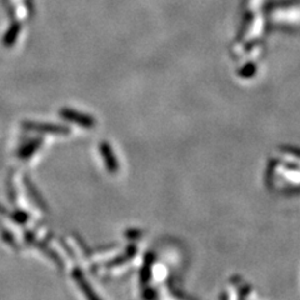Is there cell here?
<instances>
[{
    "mask_svg": "<svg viewBox=\"0 0 300 300\" xmlns=\"http://www.w3.org/2000/svg\"><path fill=\"white\" fill-rule=\"evenodd\" d=\"M23 127L27 130L44 134H69L70 130L68 127L56 124H45V123H33V121H24Z\"/></svg>",
    "mask_w": 300,
    "mask_h": 300,
    "instance_id": "6da1fadb",
    "label": "cell"
},
{
    "mask_svg": "<svg viewBox=\"0 0 300 300\" xmlns=\"http://www.w3.org/2000/svg\"><path fill=\"white\" fill-rule=\"evenodd\" d=\"M60 115L63 116L65 120H69L72 123L80 125L84 128H93L95 125V120L91 116L86 115V114L78 113V111L73 110V109H61Z\"/></svg>",
    "mask_w": 300,
    "mask_h": 300,
    "instance_id": "7a4b0ae2",
    "label": "cell"
},
{
    "mask_svg": "<svg viewBox=\"0 0 300 300\" xmlns=\"http://www.w3.org/2000/svg\"><path fill=\"white\" fill-rule=\"evenodd\" d=\"M100 153H102L103 158H104V162H105V165H107L108 171H109V173H116L119 166L111 146L108 143H102V145H100Z\"/></svg>",
    "mask_w": 300,
    "mask_h": 300,
    "instance_id": "3957f363",
    "label": "cell"
},
{
    "mask_svg": "<svg viewBox=\"0 0 300 300\" xmlns=\"http://www.w3.org/2000/svg\"><path fill=\"white\" fill-rule=\"evenodd\" d=\"M40 145H42V139H34V140L29 141L27 145H24L20 149L19 157L22 159H28V158H30L36 152V149Z\"/></svg>",
    "mask_w": 300,
    "mask_h": 300,
    "instance_id": "277c9868",
    "label": "cell"
},
{
    "mask_svg": "<svg viewBox=\"0 0 300 300\" xmlns=\"http://www.w3.org/2000/svg\"><path fill=\"white\" fill-rule=\"evenodd\" d=\"M73 275H74V279L75 280L78 281V284H79L80 286H82V289H83V292L85 293L88 297H91V298H97V295H94L93 293H91V288H89L88 284L85 283V279H84L83 274L79 272L78 269H75V272L73 273Z\"/></svg>",
    "mask_w": 300,
    "mask_h": 300,
    "instance_id": "5b68a950",
    "label": "cell"
},
{
    "mask_svg": "<svg viewBox=\"0 0 300 300\" xmlns=\"http://www.w3.org/2000/svg\"><path fill=\"white\" fill-rule=\"evenodd\" d=\"M9 215L13 218V220H14L15 223L22 224V225L28 221V214L24 212H22V210H17V212H14L13 214H9Z\"/></svg>",
    "mask_w": 300,
    "mask_h": 300,
    "instance_id": "8992f818",
    "label": "cell"
},
{
    "mask_svg": "<svg viewBox=\"0 0 300 300\" xmlns=\"http://www.w3.org/2000/svg\"><path fill=\"white\" fill-rule=\"evenodd\" d=\"M1 237H3L4 242H5L6 244L15 246V238H14V235L11 234L10 231H8L6 229L1 228Z\"/></svg>",
    "mask_w": 300,
    "mask_h": 300,
    "instance_id": "52a82bcc",
    "label": "cell"
},
{
    "mask_svg": "<svg viewBox=\"0 0 300 300\" xmlns=\"http://www.w3.org/2000/svg\"><path fill=\"white\" fill-rule=\"evenodd\" d=\"M27 184H28V188H29V193H30L31 195H33L34 200H35L38 204H42V205H43L42 196H39V194L35 191V189H34V188H33V185H31V183H30V184H29V182H27Z\"/></svg>",
    "mask_w": 300,
    "mask_h": 300,
    "instance_id": "ba28073f",
    "label": "cell"
},
{
    "mask_svg": "<svg viewBox=\"0 0 300 300\" xmlns=\"http://www.w3.org/2000/svg\"><path fill=\"white\" fill-rule=\"evenodd\" d=\"M254 73H255V66L248 65L245 68V72H242L240 74H242V77H250V75H253Z\"/></svg>",
    "mask_w": 300,
    "mask_h": 300,
    "instance_id": "9c48e42d",
    "label": "cell"
},
{
    "mask_svg": "<svg viewBox=\"0 0 300 300\" xmlns=\"http://www.w3.org/2000/svg\"><path fill=\"white\" fill-rule=\"evenodd\" d=\"M0 214H1V215H9L8 212H6L5 208H3V207H1V205H0Z\"/></svg>",
    "mask_w": 300,
    "mask_h": 300,
    "instance_id": "30bf717a",
    "label": "cell"
}]
</instances>
